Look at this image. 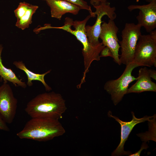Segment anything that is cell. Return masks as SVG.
Returning <instances> with one entry per match:
<instances>
[{
  "label": "cell",
  "mask_w": 156,
  "mask_h": 156,
  "mask_svg": "<svg viewBox=\"0 0 156 156\" xmlns=\"http://www.w3.org/2000/svg\"><path fill=\"white\" fill-rule=\"evenodd\" d=\"M67 109L62 95L54 92L40 94L27 103L26 112L31 118H49L59 120Z\"/></svg>",
  "instance_id": "obj_1"
},
{
  "label": "cell",
  "mask_w": 156,
  "mask_h": 156,
  "mask_svg": "<svg viewBox=\"0 0 156 156\" xmlns=\"http://www.w3.org/2000/svg\"><path fill=\"white\" fill-rule=\"evenodd\" d=\"M91 17V16L89 15L82 21H73L72 18L67 17L65 18L63 26L57 27H50V28L62 29L74 35L82 44V53L84 57L85 70L82 82L84 81L86 73L89 71V68L92 62L100 60V52L105 47L102 42L98 45H93L88 41L85 27L87 22Z\"/></svg>",
  "instance_id": "obj_2"
},
{
  "label": "cell",
  "mask_w": 156,
  "mask_h": 156,
  "mask_svg": "<svg viewBox=\"0 0 156 156\" xmlns=\"http://www.w3.org/2000/svg\"><path fill=\"white\" fill-rule=\"evenodd\" d=\"M65 130L58 120L34 118L28 121L16 134L21 139L45 142L63 135Z\"/></svg>",
  "instance_id": "obj_3"
},
{
  "label": "cell",
  "mask_w": 156,
  "mask_h": 156,
  "mask_svg": "<svg viewBox=\"0 0 156 156\" xmlns=\"http://www.w3.org/2000/svg\"><path fill=\"white\" fill-rule=\"evenodd\" d=\"M132 63L138 66L156 67V29L140 36Z\"/></svg>",
  "instance_id": "obj_4"
},
{
  "label": "cell",
  "mask_w": 156,
  "mask_h": 156,
  "mask_svg": "<svg viewBox=\"0 0 156 156\" xmlns=\"http://www.w3.org/2000/svg\"><path fill=\"white\" fill-rule=\"evenodd\" d=\"M138 67V65L133 63L126 65L123 72L119 78L108 80L105 83L104 89L110 95L115 105L118 104L124 95L127 94L130 84L138 79V77L133 76L132 73L133 70Z\"/></svg>",
  "instance_id": "obj_5"
},
{
  "label": "cell",
  "mask_w": 156,
  "mask_h": 156,
  "mask_svg": "<svg viewBox=\"0 0 156 156\" xmlns=\"http://www.w3.org/2000/svg\"><path fill=\"white\" fill-rule=\"evenodd\" d=\"M139 24L127 23L121 33L122 40L119 41L121 54L120 60L121 64L127 65L132 62L136 45L141 34Z\"/></svg>",
  "instance_id": "obj_6"
},
{
  "label": "cell",
  "mask_w": 156,
  "mask_h": 156,
  "mask_svg": "<svg viewBox=\"0 0 156 156\" xmlns=\"http://www.w3.org/2000/svg\"><path fill=\"white\" fill-rule=\"evenodd\" d=\"M95 12L90 13L92 17L97 15V18L94 24L92 26H86V34L90 43L92 45H97L100 43L99 39L101 31V26L103 17L107 15L109 19L114 20L116 17L115 12L116 8L111 7L110 3L107 1L101 2L97 5H94Z\"/></svg>",
  "instance_id": "obj_7"
},
{
  "label": "cell",
  "mask_w": 156,
  "mask_h": 156,
  "mask_svg": "<svg viewBox=\"0 0 156 156\" xmlns=\"http://www.w3.org/2000/svg\"><path fill=\"white\" fill-rule=\"evenodd\" d=\"M118 28L114 20L109 19L107 23L103 21L101 26L99 38L105 46L108 47L111 51L114 61L118 65H121L119 51L120 46L117 34Z\"/></svg>",
  "instance_id": "obj_8"
},
{
  "label": "cell",
  "mask_w": 156,
  "mask_h": 156,
  "mask_svg": "<svg viewBox=\"0 0 156 156\" xmlns=\"http://www.w3.org/2000/svg\"><path fill=\"white\" fill-rule=\"evenodd\" d=\"M18 101L7 82L0 86V115L7 123L12 122L15 116Z\"/></svg>",
  "instance_id": "obj_9"
},
{
  "label": "cell",
  "mask_w": 156,
  "mask_h": 156,
  "mask_svg": "<svg viewBox=\"0 0 156 156\" xmlns=\"http://www.w3.org/2000/svg\"><path fill=\"white\" fill-rule=\"evenodd\" d=\"M132 119L130 121H123L120 120L118 117L113 116L111 112L109 111L108 113V116L114 119L121 126V138L120 143L116 149L112 153L111 155L119 156L122 155H128L131 154V152L125 151L124 150V145L126 141L127 140L133 128L137 124L144 122L146 121H149L153 116H145L141 118L135 117L133 112H131Z\"/></svg>",
  "instance_id": "obj_10"
},
{
  "label": "cell",
  "mask_w": 156,
  "mask_h": 156,
  "mask_svg": "<svg viewBox=\"0 0 156 156\" xmlns=\"http://www.w3.org/2000/svg\"><path fill=\"white\" fill-rule=\"evenodd\" d=\"M130 11L135 9L140 10L136 17L138 24L143 27L146 31L150 33L156 28V1L142 5H131L127 7Z\"/></svg>",
  "instance_id": "obj_11"
},
{
  "label": "cell",
  "mask_w": 156,
  "mask_h": 156,
  "mask_svg": "<svg viewBox=\"0 0 156 156\" xmlns=\"http://www.w3.org/2000/svg\"><path fill=\"white\" fill-rule=\"evenodd\" d=\"M38 8L37 5L25 2L20 3L17 8L14 10L17 18L16 26L23 30L28 28L32 23V16Z\"/></svg>",
  "instance_id": "obj_12"
},
{
  "label": "cell",
  "mask_w": 156,
  "mask_h": 156,
  "mask_svg": "<svg viewBox=\"0 0 156 156\" xmlns=\"http://www.w3.org/2000/svg\"><path fill=\"white\" fill-rule=\"evenodd\" d=\"M148 69L145 66L140 68L137 81L128 88L127 94L139 93L145 91L156 92V84L151 80Z\"/></svg>",
  "instance_id": "obj_13"
},
{
  "label": "cell",
  "mask_w": 156,
  "mask_h": 156,
  "mask_svg": "<svg viewBox=\"0 0 156 156\" xmlns=\"http://www.w3.org/2000/svg\"><path fill=\"white\" fill-rule=\"evenodd\" d=\"M51 10V16L60 20L66 13L77 14L80 9L77 6L63 0H46Z\"/></svg>",
  "instance_id": "obj_14"
},
{
  "label": "cell",
  "mask_w": 156,
  "mask_h": 156,
  "mask_svg": "<svg viewBox=\"0 0 156 156\" xmlns=\"http://www.w3.org/2000/svg\"><path fill=\"white\" fill-rule=\"evenodd\" d=\"M13 64L17 68L23 70L26 75L27 77V85L31 86H32V81H38L41 82L44 86L47 91H50L51 89L46 83L44 79L45 76L50 73L51 70H49L45 73L40 74L34 73L29 70L22 61H15Z\"/></svg>",
  "instance_id": "obj_15"
},
{
  "label": "cell",
  "mask_w": 156,
  "mask_h": 156,
  "mask_svg": "<svg viewBox=\"0 0 156 156\" xmlns=\"http://www.w3.org/2000/svg\"><path fill=\"white\" fill-rule=\"evenodd\" d=\"M0 76L5 82L9 81L15 86H19L23 88L27 87V84L19 79L11 68H8L4 66L1 56L0 57Z\"/></svg>",
  "instance_id": "obj_16"
},
{
  "label": "cell",
  "mask_w": 156,
  "mask_h": 156,
  "mask_svg": "<svg viewBox=\"0 0 156 156\" xmlns=\"http://www.w3.org/2000/svg\"><path fill=\"white\" fill-rule=\"evenodd\" d=\"M73 4L78 7L80 9L86 10L89 11L90 13L92 11L91 7L84 0H63Z\"/></svg>",
  "instance_id": "obj_17"
},
{
  "label": "cell",
  "mask_w": 156,
  "mask_h": 156,
  "mask_svg": "<svg viewBox=\"0 0 156 156\" xmlns=\"http://www.w3.org/2000/svg\"><path fill=\"white\" fill-rule=\"evenodd\" d=\"M109 56L113 57V55L110 49L107 47L105 46L101 51L100 57H105Z\"/></svg>",
  "instance_id": "obj_18"
},
{
  "label": "cell",
  "mask_w": 156,
  "mask_h": 156,
  "mask_svg": "<svg viewBox=\"0 0 156 156\" xmlns=\"http://www.w3.org/2000/svg\"><path fill=\"white\" fill-rule=\"evenodd\" d=\"M0 130L9 131L10 129L7 125L6 123L2 118L0 115Z\"/></svg>",
  "instance_id": "obj_19"
},
{
  "label": "cell",
  "mask_w": 156,
  "mask_h": 156,
  "mask_svg": "<svg viewBox=\"0 0 156 156\" xmlns=\"http://www.w3.org/2000/svg\"><path fill=\"white\" fill-rule=\"evenodd\" d=\"M148 147V146L146 143H143L140 149L138 151L134 153L131 154L129 156H139L140 155L142 151L144 149H146Z\"/></svg>",
  "instance_id": "obj_20"
},
{
  "label": "cell",
  "mask_w": 156,
  "mask_h": 156,
  "mask_svg": "<svg viewBox=\"0 0 156 156\" xmlns=\"http://www.w3.org/2000/svg\"><path fill=\"white\" fill-rule=\"evenodd\" d=\"M148 71L149 76L151 78L156 80V71L153 69H148Z\"/></svg>",
  "instance_id": "obj_21"
},
{
  "label": "cell",
  "mask_w": 156,
  "mask_h": 156,
  "mask_svg": "<svg viewBox=\"0 0 156 156\" xmlns=\"http://www.w3.org/2000/svg\"><path fill=\"white\" fill-rule=\"evenodd\" d=\"M107 1V0H90V4L93 5H97L101 2Z\"/></svg>",
  "instance_id": "obj_22"
},
{
  "label": "cell",
  "mask_w": 156,
  "mask_h": 156,
  "mask_svg": "<svg viewBox=\"0 0 156 156\" xmlns=\"http://www.w3.org/2000/svg\"><path fill=\"white\" fill-rule=\"evenodd\" d=\"M3 49V47L2 46L0 45V55H1Z\"/></svg>",
  "instance_id": "obj_23"
},
{
  "label": "cell",
  "mask_w": 156,
  "mask_h": 156,
  "mask_svg": "<svg viewBox=\"0 0 156 156\" xmlns=\"http://www.w3.org/2000/svg\"><path fill=\"white\" fill-rule=\"evenodd\" d=\"M146 2H148L149 3H150L152 2L155 1H156V0H145Z\"/></svg>",
  "instance_id": "obj_24"
},
{
  "label": "cell",
  "mask_w": 156,
  "mask_h": 156,
  "mask_svg": "<svg viewBox=\"0 0 156 156\" xmlns=\"http://www.w3.org/2000/svg\"><path fill=\"white\" fill-rule=\"evenodd\" d=\"M1 56V55H0V57Z\"/></svg>",
  "instance_id": "obj_25"
},
{
  "label": "cell",
  "mask_w": 156,
  "mask_h": 156,
  "mask_svg": "<svg viewBox=\"0 0 156 156\" xmlns=\"http://www.w3.org/2000/svg\"><path fill=\"white\" fill-rule=\"evenodd\" d=\"M42 0L46 1V0Z\"/></svg>",
  "instance_id": "obj_26"
}]
</instances>
